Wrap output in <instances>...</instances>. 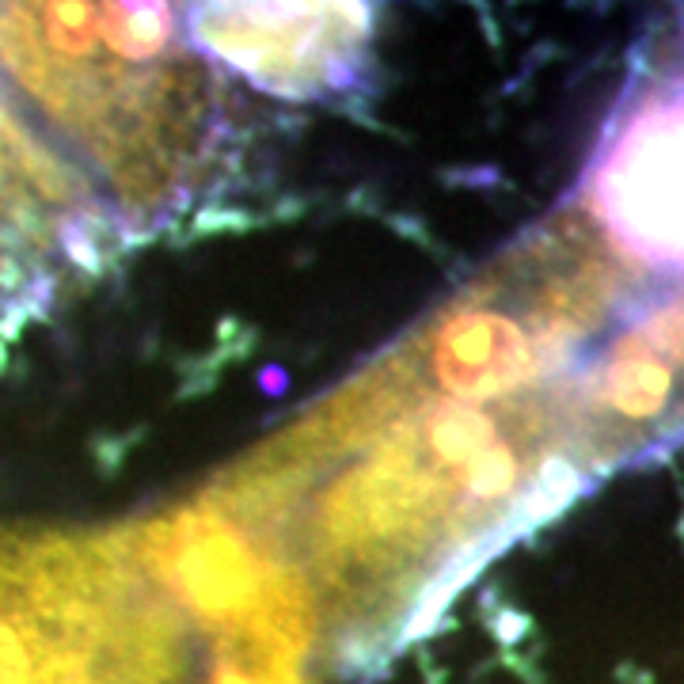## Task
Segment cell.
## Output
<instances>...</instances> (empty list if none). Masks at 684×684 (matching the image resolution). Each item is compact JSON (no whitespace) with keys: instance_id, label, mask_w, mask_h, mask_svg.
<instances>
[{"instance_id":"3957f363","label":"cell","mask_w":684,"mask_h":684,"mask_svg":"<svg viewBox=\"0 0 684 684\" xmlns=\"http://www.w3.org/2000/svg\"><path fill=\"white\" fill-rule=\"evenodd\" d=\"M0 684H187V635L122 540L0 525Z\"/></svg>"},{"instance_id":"277c9868","label":"cell","mask_w":684,"mask_h":684,"mask_svg":"<svg viewBox=\"0 0 684 684\" xmlns=\"http://www.w3.org/2000/svg\"><path fill=\"white\" fill-rule=\"evenodd\" d=\"M73 168L0 80V316L50 289L65 259H99L92 236L107 228V213Z\"/></svg>"},{"instance_id":"5b68a950","label":"cell","mask_w":684,"mask_h":684,"mask_svg":"<svg viewBox=\"0 0 684 684\" xmlns=\"http://www.w3.org/2000/svg\"><path fill=\"white\" fill-rule=\"evenodd\" d=\"M190 42L221 54L270 92L320 95L354 80L365 61L361 8H194Z\"/></svg>"},{"instance_id":"7a4b0ae2","label":"cell","mask_w":684,"mask_h":684,"mask_svg":"<svg viewBox=\"0 0 684 684\" xmlns=\"http://www.w3.org/2000/svg\"><path fill=\"white\" fill-rule=\"evenodd\" d=\"M0 80L137 225L187 206L217 164V73L175 8L0 4Z\"/></svg>"},{"instance_id":"6da1fadb","label":"cell","mask_w":684,"mask_h":684,"mask_svg":"<svg viewBox=\"0 0 684 684\" xmlns=\"http://www.w3.org/2000/svg\"><path fill=\"white\" fill-rule=\"evenodd\" d=\"M589 323L532 278L491 266L365 377L217 487L232 517L304 586L316 627H380L437 574L544 517L608 468L586 411Z\"/></svg>"}]
</instances>
